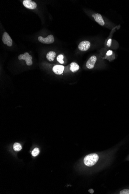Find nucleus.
<instances>
[{
    "label": "nucleus",
    "mask_w": 129,
    "mask_h": 194,
    "mask_svg": "<svg viewBox=\"0 0 129 194\" xmlns=\"http://www.w3.org/2000/svg\"><path fill=\"white\" fill-rule=\"evenodd\" d=\"M98 155L96 153H91L86 155L84 158V162L88 167H92L95 165L99 160Z\"/></svg>",
    "instance_id": "obj_1"
},
{
    "label": "nucleus",
    "mask_w": 129,
    "mask_h": 194,
    "mask_svg": "<svg viewBox=\"0 0 129 194\" xmlns=\"http://www.w3.org/2000/svg\"><path fill=\"white\" fill-rule=\"evenodd\" d=\"M18 59L19 60H25L28 65H31L33 64V61H32V57L29 55L28 53L25 52L23 54L20 55L18 56Z\"/></svg>",
    "instance_id": "obj_2"
},
{
    "label": "nucleus",
    "mask_w": 129,
    "mask_h": 194,
    "mask_svg": "<svg viewBox=\"0 0 129 194\" xmlns=\"http://www.w3.org/2000/svg\"><path fill=\"white\" fill-rule=\"evenodd\" d=\"M38 40L43 44H50L54 42V38L52 34L48 35L46 38H43L42 36H39L38 38Z\"/></svg>",
    "instance_id": "obj_3"
},
{
    "label": "nucleus",
    "mask_w": 129,
    "mask_h": 194,
    "mask_svg": "<svg viewBox=\"0 0 129 194\" xmlns=\"http://www.w3.org/2000/svg\"><path fill=\"white\" fill-rule=\"evenodd\" d=\"M2 40L4 44L7 45L8 46L11 47L13 45V40L9 34L7 32H4L2 37Z\"/></svg>",
    "instance_id": "obj_4"
},
{
    "label": "nucleus",
    "mask_w": 129,
    "mask_h": 194,
    "mask_svg": "<svg viewBox=\"0 0 129 194\" xmlns=\"http://www.w3.org/2000/svg\"><path fill=\"white\" fill-rule=\"evenodd\" d=\"M23 4L26 8L34 9L37 7V4L35 2L31 0H25L23 1Z\"/></svg>",
    "instance_id": "obj_5"
},
{
    "label": "nucleus",
    "mask_w": 129,
    "mask_h": 194,
    "mask_svg": "<svg viewBox=\"0 0 129 194\" xmlns=\"http://www.w3.org/2000/svg\"><path fill=\"white\" fill-rule=\"evenodd\" d=\"M90 47V44L89 41H84L80 43L78 46V48L82 51L87 50Z\"/></svg>",
    "instance_id": "obj_6"
},
{
    "label": "nucleus",
    "mask_w": 129,
    "mask_h": 194,
    "mask_svg": "<svg viewBox=\"0 0 129 194\" xmlns=\"http://www.w3.org/2000/svg\"><path fill=\"white\" fill-rule=\"evenodd\" d=\"M97 61V57L93 55L90 57L86 63V67L89 69H92L94 67L95 63Z\"/></svg>",
    "instance_id": "obj_7"
},
{
    "label": "nucleus",
    "mask_w": 129,
    "mask_h": 194,
    "mask_svg": "<svg viewBox=\"0 0 129 194\" xmlns=\"http://www.w3.org/2000/svg\"><path fill=\"white\" fill-rule=\"evenodd\" d=\"M92 16L94 17L96 22H97L100 25L103 26L104 25L105 22L104 19L100 14L99 13L94 14L92 15Z\"/></svg>",
    "instance_id": "obj_8"
},
{
    "label": "nucleus",
    "mask_w": 129,
    "mask_h": 194,
    "mask_svg": "<svg viewBox=\"0 0 129 194\" xmlns=\"http://www.w3.org/2000/svg\"><path fill=\"white\" fill-rule=\"evenodd\" d=\"M64 66L61 65H56L53 68V71L55 73L58 75H60L63 73Z\"/></svg>",
    "instance_id": "obj_9"
},
{
    "label": "nucleus",
    "mask_w": 129,
    "mask_h": 194,
    "mask_svg": "<svg viewBox=\"0 0 129 194\" xmlns=\"http://www.w3.org/2000/svg\"><path fill=\"white\" fill-rule=\"evenodd\" d=\"M70 69L73 73H75L79 69L80 67L79 65L75 62H73L70 65Z\"/></svg>",
    "instance_id": "obj_10"
},
{
    "label": "nucleus",
    "mask_w": 129,
    "mask_h": 194,
    "mask_svg": "<svg viewBox=\"0 0 129 194\" xmlns=\"http://www.w3.org/2000/svg\"><path fill=\"white\" fill-rule=\"evenodd\" d=\"M56 57V53L53 51H50L46 55V58L49 61H52Z\"/></svg>",
    "instance_id": "obj_11"
},
{
    "label": "nucleus",
    "mask_w": 129,
    "mask_h": 194,
    "mask_svg": "<svg viewBox=\"0 0 129 194\" xmlns=\"http://www.w3.org/2000/svg\"><path fill=\"white\" fill-rule=\"evenodd\" d=\"M13 148L15 151H19L22 149V146L19 143H15L13 145Z\"/></svg>",
    "instance_id": "obj_12"
},
{
    "label": "nucleus",
    "mask_w": 129,
    "mask_h": 194,
    "mask_svg": "<svg viewBox=\"0 0 129 194\" xmlns=\"http://www.w3.org/2000/svg\"><path fill=\"white\" fill-rule=\"evenodd\" d=\"M40 153V150L38 148H34L31 154L32 156L33 157H36L39 155Z\"/></svg>",
    "instance_id": "obj_13"
},
{
    "label": "nucleus",
    "mask_w": 129,
    "mask_h": 194,
    "mask_svg": "<svg viewBox=\"0 0 129 194\" xmlns=\"http://www.w3.org/2000/svg\"><path fill=\"white\" fill-rule=\"evenodd\" d=\"M63 58H64V57H63V55H58V57H57V61L60 64H63L64 63V61H63Z\"/></svg>",
    "instance_id": "obj_14"
},
{
    "label": "nucleus",
    "mask_w": 129,
    "mask_h": 194,
    "mask_svg": "<svg viewBox=\"0 0 129 194\" xmlns=\"http://www.w3.org/2000/svg\"><path fill=\"white\" fill-rule=\"evenodd\" d=\"M120 194H129V190H124L120 191Z\"/></svg>",
    "instance_id": "obj_15"
},
{
    "label": "nucleus",
    "mask_w": 129,
    "mask_h": 194,
    "mask_svg": "<svg viewBox=\"0 0 129 194\" xmlns=\"http://www.w3.org/2000/svg\"><path fill=\"white\" fill-rule=\"evenodd\" d=\"M111 42H112L111 39H109L107 41V46H108V47H110L111 46Z\"/></svg>",
    "instance_id": "obj_16"
},
{
    "label": "nucleus",
    "mask_w": 129,
    "mask_h": 194,
    "mask_svg": "<svg viewBox=\"0 0 129 194\" xmlns=\"http://www.w3.org/2000/svg\"><path fill=\"white\" fill-rule=\"evenodd\" d=\"M112 54H113V51L111 50H109V51H107L106 53V55H108V56H110V55H111Z\"/></svg>",
    "instance_id": "obj_17"
},
{
    "label": "nucleus",
    "mask_w": 129,
    "mask_h": 194,
    "mask_svg": "<svg viewBox=\"0 0 129 194\" xmlns=\"http://www.w3.org/2000/svg\"><path fill=\"white\" fill-rule=\"evenodd\" d=\"M88 191L91 194H92L94 193V190L92 189H90V190H89Z\"/></svg>",
    "instance_id": "obj_18"
}]
</instances>
